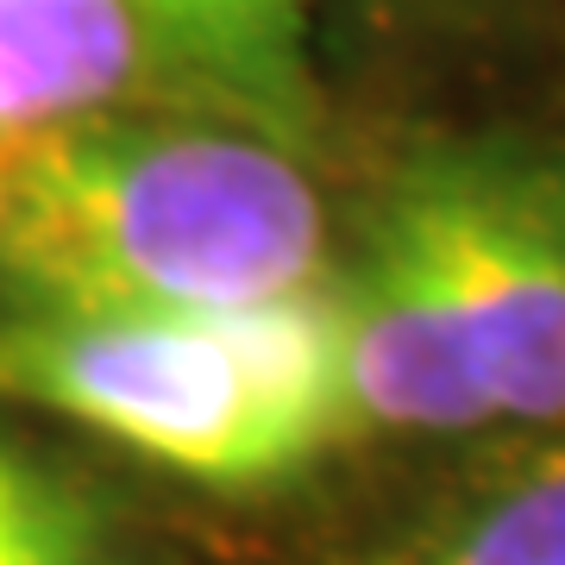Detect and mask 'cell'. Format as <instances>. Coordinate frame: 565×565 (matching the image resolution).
Returning <instances> with one entry per match:
<instances>
[{
	"instance_id": "cell-1",
	"label": "cell",
	"mask_w": 565,
	"mask_h": 565,
	"mask_svg": "<svg viewBox=\"0 0 565 565\" xmlns=\"http://www.w3.org/2000/svg\"><path fill=\"white\" fill-rule=\"evenodd\" d=\"M333 264L296 145L114 107L32 139L0 221V308L239 315L321 296Z\"/></svg>"
},
{
	"instance_id": "cell-2",
	"label": "cell",
	"mask_w": 565,
	"mask_h": 565,
	"mask_svg": "<svg viewBox=\"0 0 565 565\" xmlns=\"http://www.w3.org/2000/svg\"><path fill=\"white\" fill-rule=\"evenodd\" d=\"M0 403L214 490L282 484L352 440L327 289L239 315L0 308Z\"/></svg>"
},
{
	"instance_id": "cell-3",
	"label": "cell",
	"mask_w": 565,
	"mask_h": 565,
	"mask_svg": "<svg viewBox=\"0 0 565 565\" xmlns=\"http://www.w3.org/2000/svg\"><path fill=\"white\" fill-rule=\"evenodd\" d=\"M371 207L422 258L490 422H565V163L440 139L408 151Z\"/></svg>"
},
{
	"instance_id": "cell-4",
	"label": "cell",
	"mask_w": 565,
	"mask_h": 565,
	"mask_svg": "<svg viewBox=\"0 0 565 565\" xmlns=\"http://www.w3.org/2000/svg\"><path fill=\"white\" fill-rule=\"evenodd\" d=\"M145 32L151 70L195 88L221 120H245L270 139L308 145L315 126V63L308 7L315 0H126Z\"/></svg>"
},
{
	"instance_id": "cell-5",
	"label": "cell",
	"mask_w": 565,
	"mask_h": 565,
	"mask_svg": "<svg viewBox=\"0 0 565 565\" xmlns=\"http://www.w3.org/2000/svg\"><path fill=\"white\" fill-rule=\"evenodd\" d=\"M151 76L126 0H0V132L114 114Z\"/></svg>"
},
{
	"instance_id": "cell-6",
	"label": "cell",
	"mask_w": 565,
	"mask_h": 565,
	"mask_svg": "<svg viewBox=\"0 0 565 565\" xmlns=\"http://www.w3.org/2000/svg\"><path fill=\"white\" fill-rule=\"evenodd\" d=\"M396 565H565V446L465 490Z\"/></svg>"
},
{
	"instance_id": "cell-7",
	"label": "cell",
	"mask_w": 565,
	"mask_h": 565,
	"mask_svg": "<svg viewBox=\"0 0 565 565\" xmlns=\"http://www.w3.org/2000/svg\"><path fill=\"white\" fill-rule=\"evenodd\" d=\"M0 565H120L102 497L20 440H0Z\"/></svg>"
},
{
	"instance_id": "cell-8",
	"label": "cell",
	"mask_w": 565,
	"mask_h": 565,
	"mask_svg": "<svg viewBox=\"0 0 565 565\" xmlns=\"http://www.w3.org/2000/svg\"><path fill=\"white\" fill-rule=\"evenodd\" d=\"M32 139H39V132H0V221H7V207H13V189H20V177H25Z\"/></svg>"
}]
</instances>
